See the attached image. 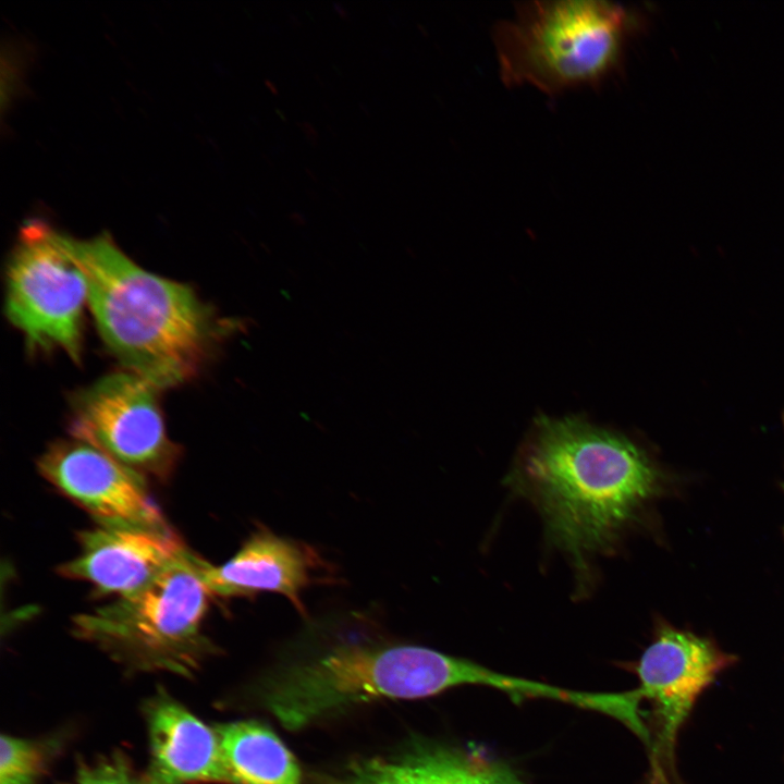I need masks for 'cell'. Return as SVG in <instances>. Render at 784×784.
Returning <instances> with one entry per match:
<instances>
[{"label": "cell", "instance_id": "cell-1", "mask_svg": "<svg viewBox=\"0 0 784 784\" xmlns=\"http://www.w3.org/2000/svg\"><path fill=\"white\" fill-rule=\"evenodd\" d=\"M506 482L537 510L548 542L580 581L610 553L661 488L648 454L625 436L581 418L541 417Z\"/></svg>", "mask_w": 784, "mask_h": 784}, {"label": "cell", "instance_id": "cell-2", "mask_svg": "<svg viewBox=\"0 0 784 784\" xmlns=\"http://www.w3.org/2000/svg\"><path fill=\"white\" fill-rule=\"evenodd\" d=\"M65 241L87 279L98 331L127 371L158 389L196 377L233 323L192 287L139 267L108 234Z\"/></svg>", "mask_w": 784, "mask_h": 784}, {"label": "cell", "instance_id": "cell-3", "mask_svg": "<svg viewBox=\"0 0 784 784\" xmlns=\"http://www.w3.org/2000/svg\"><path fill=\"white\" fill-rule=\"evenodd\" d=\"M479 663L408 644L341 642L283 672L268 706L290 728L340 708L379 698L412 699L461 685L494 687Z\"/></svg>", "mask_w": 784, "mask_h": 784}, {"label": "cell", "instance_id": "cell-4", "mask_svg": "<svg viewBox=\"0 0 784 784\" xmlns=\"http://www.w3.org/2000/svg\"><path fill=\"white\" fill-rule=\"evenodd\" d=\"M638 13L603 0L528 1L493 27L501 81L550 97L599 87L622 70Z\"/></svg>", "mask_w": 784, "mask_h": 784}, {"label": "cell", "instance_id": "cell-5", "mask_svg": "<svg viewBox=\"0 0 784 784\" xmlns=\"http://www.w3.org/2000/svg\"><path fill=\"white\" fill-rule=\"evenodd\" d=\"M193 554L145 588L72 621L73 633L130 672L192 677L215 651L203 630L210 596Z\"/></svg>", "mask_w": 784, "mask_h": 784}, {"label": "cell", "instance_id": "cell-6", "mask_svg": "<svg viewBox=\"0 0 784 784\" xmlns=\"http://www.w3.org/2000/svg\"><path fill=\"white\" fill-rule=\"evenodd\" d=\"M88 282L65 234L39 220L21 229L7 269L5 314L33 352L63 351L79 363Z\"/></svg>", "mask_w": 784, "mask_h": 784}, {"label": "cell", "instance_id": "cell-7", "mask_svg": "<svg viewBox=\"0 0 784 784\" xmlns=\"http://www.w3.org/2000/svg\"><path fill=\"white\" fill-rule=\"evenodd\" d=\"M158 388L121 371L75 392L70 401L72 438L109 454L145 479H169L181 451L168 436Z\"/></svg>", "mask_w": 784, "mask_h": 784}, {"label": "cell", "instance_id": "cell-8", "mask_svg": "<svg viewBox=\"0 0 784 784\" xmlns=\"http://www.w3.org/2000/svg\"><path fill=\"white\" fill-rule=\"evenodd\" d=\"M733 662L734 657L710 639L666 625L641 654L637 689L653 709L650 751L659 784H672L667 775L674 769L677 734L698 696Z\"/></svg>", "mask_w": 784, "mask_h": 784}, {"label": "cell", "instance_id": "cell-9", "mask_svg": "<svg viewBox=\"0 0 784 784\" xmlns=\"http://www.w3.org/2000/svg\"><path fill=\"white\" fill-rule=\"evenodd\" d=\"M41 476L88 513L96 524L167 526L146 479L109 454L71 438L52 443L39 457Z\"/></svg>", "mask_w": 784, "mask_h": 784}, {"label": "cell", "instance_id": "cell-10", "mask_svg": "<svg viewBox=\"0 0 784 784\" xmlns=\"http://www.w3.org/2000/svg\"><path fill=\"white\" fill-rule=\"evenodd\" d=\"M77 540L78 553L58 573L90 584L102 597L134 593L194 554L169 525L96 524Z\"/></svg>", "mask_w": 784, "mask_h": 784}, {"label": "cell", "instance_id": "cell-11", "mask_svg": "<svg viewBox=\"0 0 784 784\" xmlns=\"http://www.w3.org/2000/svg\"><path fill=\"white\" fill-rule=\"evenodd\" d=\"M150 784H230L218 735L163 689L144 706Z\"/></svg>", "mask_w": 784, "mask_h": 784}, {"label": "cell", "instance_id": "cell-12", "mask_svg": "<svg viewBox=\"0 0 784 784\" xmlns=\"http://www.w3.org/2000/svg\"><path fill=\"white\" fill-rule=\"evenodd\" d=\"M315 558L305 546L260 528L224 564L204 560L200 574L210 595L230 598L277 592L303 613L299 592L311 580Z\"/></svg>", "mask_w": 784, "mask_h": 784}, {"label": "cell", "instance_id": "cell-13", "mask_svg": "<svg viewBox=\"0 0 784 784\" xmlns=\"http://www.w3.org/2000/svg\"><path fill=\"white\" fill-rule=\"evenodd\" d=\"M330 784H526L506 761L479 748L418 747L353 765Z\"/></svg>", "mask_w": 784, "mask_h": 784}, {"label": "cell", "instance_id": "cell-14", "mask_svg": "<svg viewBox=\"0 0 784 784\" xmlns=\"http://www.w3.org/2000/svg\"><path fill=\"white\" fill-rule=\"evenodd\" d=\"M215 730L230 784H302L297 761L268 726L238 721Z\"/></svg>", "mask_w": 784, "mask_h": 784}, {"label": "cell", "instance_id": "cell-15", "mask_svg": "<svg viewBox=\"0 0 784 784\" xmlns=\"http://www.w3.org/2000/svg\"><path fill=\"white\" fill-rule=\"evenodd\" d=\"M60 739H28L1 736L0 784H38Z\"/></svg>", "mask_w": 784, "mask_h": 784}, {"label": "cell", "instance_id": "cell-16", "mask_svg": "<svg viewBox=\"0 0 784 784\" xmlns=\"http://www.w3.org/2000/svg\"><path fill=\"white\" fill-rule=\"evenodd\" d=\"M62 784H150L120 750L81 762Z\"/></svg>", "mask_w": 784, "mask_h": 784}]
</instances>
